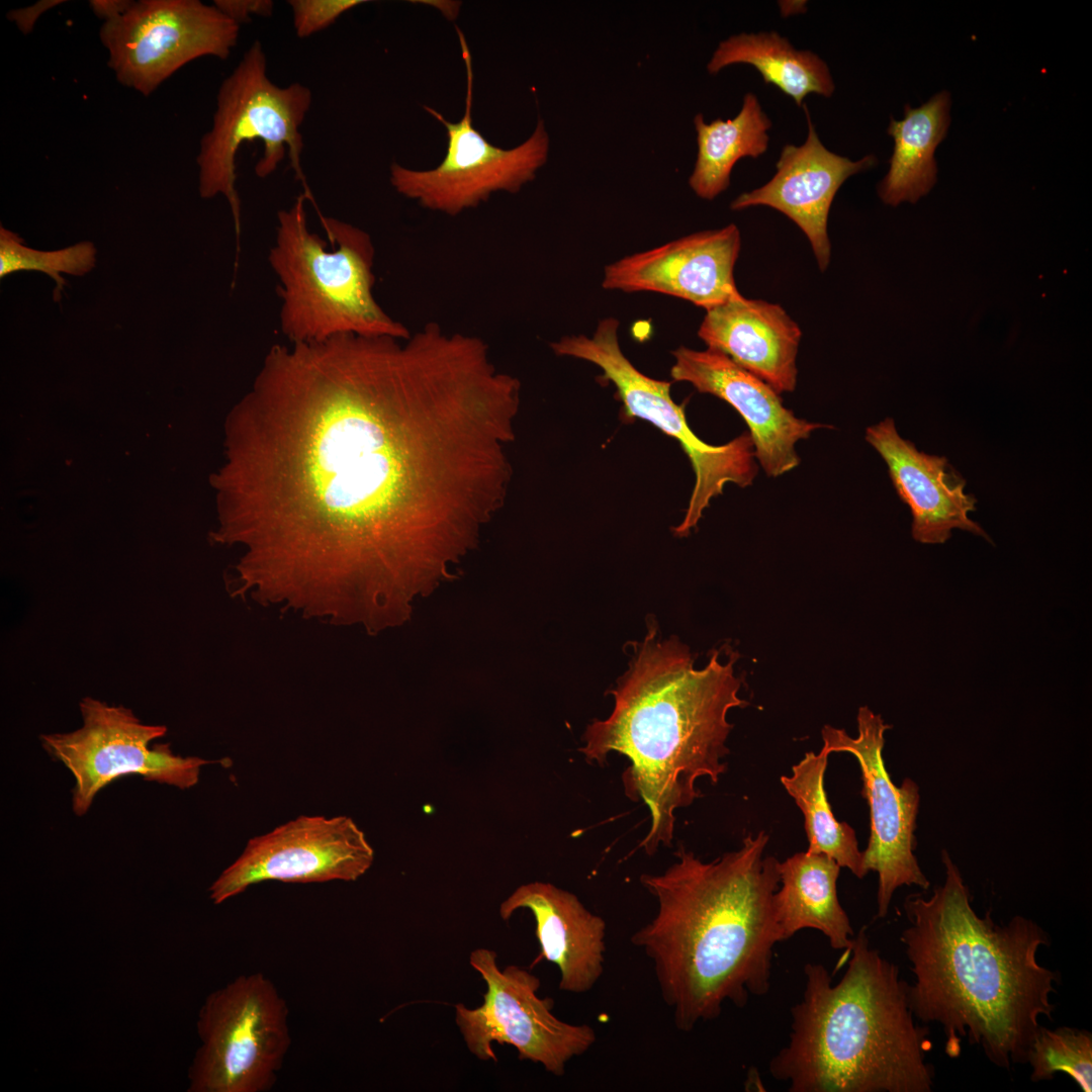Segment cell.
Returning a JSON list of instances; mask_svg holds the SVG:
<instances>
[{
	"mask_svg": "<svg viewBox=\"0 0 1092 1092\" xmlns=\"http://www.w3.org/2000/svg\"><path fill=\"white\" fill-rule=\"evenodd\" d=\"M520 385L435 322L274 345L220 476L233 596L371 634L404 624L506 500Z\"/></svg>",
	"mask_w": 1092,
	"mask_h": 1092,
	"instance_id": "obj_1",
	"label": "cell"
},
{
	"mask_svg": "<svg viewBox=\"0 0 1092 1092\" xmlns=\"http://www.w3.org/2000/svg\"><path fill=\"white\" fill-rule=\"evenodd\" d=\"M943 884L929 897L905 899L909 925L901 941L914 975L908 984L911 1011L922 1024L934 1022L945 1035V1054L958 1058L962 1039L982 1048L995 1066L1027 1064L1039 1017L1052 1019L1059 975L1036 958L1050 944L1033 920L1014 916L997 924L979 916L962 874L941 851Z\"/></svg>",
	"mask_w": 1092,
	"mask_h": 1092,
	"instance_id": "obj_2",
	"label": "cell"
},
{
	"mask_svg": "<svg viewBox=\"0 0 1092 1092\" xmlns=\"http://www.w3.org/2000/svg\"><path fill=\"white\" fill-rule=\"evenodd\" d=\"M768 835L713 861L680 848L662 874H643L655 916L631 936L651 961L675 1027L692 1031L720 1016L727 1001L744 1007L770 989L774 948L782 942L774 896L780 861L763 855Z\"/></svg>",
	"mask_w": 1092,
	"mask_h": 1092,
	"instance_id": "obj_3",
	"label": "cell"
},
{
	"mask_svg": "<svg viewBox=\"0 0 1092 1092\" xmlns=\"http://www.w3.org/2000/svg\"><path fill=\"white\" fill-rule=\"evenodd\" d=\"M656 635L650 629L637 644L629 669L612 691V713L586 727L579 749L598 764L611 752L630 760L623 785L629 798L649 809L650 829L640 843L648 854L670 844L675 811L700 796L696 782L707 777L716 784L726 771L723 758L733 727L727 715L747 705L738 696L734 653L722 659L713 649L698 669L687 645Z\"/></svg>",
	"mask_w": 1092,
	"mask_h": 1092,
	"instance_id": "obj_4",
	"label": "cell"
},
{
	"mask_svg": "<svg viewBox=\"0 0 1092 1092\" xmlns=\"http://www.w3.org/2000/svg\"><path fill=\"white\" fill-rule=\"evenodd\" d=\"M848 954L835 985L822 964L805 965L790 1039L769 1074L790 1092H930L929 1028L916 1023L898 966L872 947L866 927Z\"/></svg>",
	"mask_w": 1092,
	"mask_h": 1092,
	"instance_id": "obj_5",
	"label": "cell"
},
{
	"mask_svg": "<svg viewBox=\"0 0 1092 1092\" xmlns=\"http://www.w3.org/2000/svg\"><path fill=\"white\" fill-rule=\"evenodd\" d=\"M306 195L278 212L269 263L278 277L280 329L291 344L341 335L407 338L376 301L375 250L366 232L320 214L330 245L307 225Z\"/></svg>",
	"mask_w": 1092,
	"mask_h": 1092,
	"instance_id": "obj_6",
	"label": "cell"
},
{
	"mask_svg": "<svg viewBox=\"0 0 1092 1092\" xmlns=\"http://www.w3.org/2000/svg\"><path fill=\"white\" fill-rule=\"evenodd\" d=\"M311 101L312 93L305 85L280 87L269 79L266 54L258 40L222 81L211 128L202 136L196 157L198 190L205 199L219 194L225 197L238 239L241 202L236 189V158L244 143L263 144V155L255 166L259 178L270 176L287 155L296 179L305 187L304 194L311 199L300 164V126Z\"/></svg>",
	"mask_w": 1092,
	"mask_h": 1092,
	"instance_id": "obj_7",
	"label": "cell"
},
{
	"mask_svg": "<svg viewBox=\"0 0 1092 1092\" xmlns=\"http://www.w3.org/2000/svg\"><path fill=\"white\" fill-rule=\"evenodd\" d=\"M618 329L619 321L608 317L599 323L593 337H562L551 343V349L558 356L585 360L600 367L602 378L616 386L627 416L645 420L679 442L692 463L696 481L686 515L672 530L676 536H687L726 484L740 487L752 484L758 470L752 439L749 433H743L722 445L703 442L689 427L684 406L672 400L671 383L646 376L627 359L619 345Z\"/></svg>",
	"mask_w": 1092,
	"mask_h": 1092,
	"instance_id": "obj_8",
	"label": "cell"
},
{
	"mask_svg": "<svg viewBox=\"0 0 1092 1092\" xmlns=\"http://www.w3.org/2000/svg\"><path fill=\"white\" fill-rule=\"evenodd\" d=\"M288 1006L264 974L237 977L210 993L198 1014L201 1040L190 1092H266L291 1043Z\"/></svg>",
	"mask_w": 1092,
	"mask_h": 1092,
	"instance_id": "obj_9",
	"label": "cell"
},
{
	"mask_svg": "<svg viewBox=\"0 0 1092 1092\" xmlns=\"http://www.w3.org/2000/svg\"><path fill=\"white\" fill-rule=\"evenodd\" d=\"M83 724L66 733L40 736L43 749L73 775L72 808L85 815L96 795L113 781L138 775L144 780L186 790L194 787L208 763L197 756L175 754L169 744L151 742L167 733L164 725L143 723L123 706L86 697L79 704Z\"/></svg>",
	"mask_w": 1092,
	"mask_h": 1092,
	"instance_id": "obj_10",
	"label": "cell"
},
{
	"mask_svg": "<svg viewBox=\"0 0 1092 1092\" xmlns=\"http://www.w3.org/2000/svg\"><path fill=\"white\" fill-rule=\"evenodd\" d=\"M496 959V952L485 947L469 954V964L485 982L486 992L476 1008L455 1005V1022L468 1051L481 1061L497 1062L492 1044L508 1043L520 1060L562 1076L567 1063L595 1043V1029L558 1019L552 1013L553 999L537 994L538 977L515 965L500 970Z\"/></svg>",
	"mask_w": 1092,
	"mask_h": 1092,
	"instance_id": "obj_11",
	"label": "cell"
},
{
	"mask_svg": "<svg viewBox=\"0 0 1092 1092\" xmlns=\"http://www.w3.org/2000/svg\"><path fill=\"white\" fill-rule=\"evenodd\" d=\"M456 31L467 81L463 117L458 122H450L435 109L425 106L447 130L446 156L431 170H412L396 163L390 167V183L399 194L417 200L423 207L449 215L478 206L494 192L520 191L535 178L549 152V136L541 119L531 136L511 150L493 146L473 126L472 59L464 34L457 26Z\"/></svg>",
	"mask_w": 1092,
	"mask_h": 1092,
	"instance_id": "obj_12",
	"label": "cell"
},
{
	"mask_svg": "<svg viewBox=\"0 0 1092 1092\" xmlns=\"http://www.w3.org/2000/svg\"><path fill=\"white\" fill-rule=\"evenodd\" d=\"M240 25L200 0H139L103 22L99 38L116 80L148 97L188 63L226 60Z\"/></svg>",
	"mask_w": 1092,
	"mask_h": 1092,
	"instance_id": "obj_13",
	"label": "cell"
},
{
	"mask_svg": "<svg viewBox=\"0 0 1092 1092\" xmlns=\"http://www.w3.org/2000/svg\"><path fill=\"white\" fill-rule=\"evenodd\" d=\"M856 721V737L830 725H825L821 734L827 752H848L859 764L861 796L868 801L871 819L863 866L868 873L878 874L877 916L884 918L898 888L917 886L927 890L930 886L913 853L919 787L909 778L897 787L886 769L882 751L884 734L891 725L867 706L858 709Z\"/></svg>",
	"mask_w": 1092,
	"mask_h": 1092,
	"instance_id": "obj_14",
	"label": "cell"
},
{
	"mask_svg": "<svg viewBox=\"0 0 1092 1092\" xmlns=\"http://www.w3.org/2000/svg\"><path fill=\"white\" fill-rule=\"evenodd\" d=\"M374 850L347 816H299L251 838L242 854L209 887L220 904L266 881L354 882L372 866Z\"/></svg>",
	"mask_w": 1092,
	"mask_h": 1092,
	"instance_id": "obj_15",
	"label": "cell"
},
{
	"mask_svg": "<svg viewBox=\"0 0 1092 1092\" xmlns=\"http://www.w3.org/2000/svg\"><path fill=\"white\" fill-rule=\"evenodd\" d=\"M736 224L694 233L605 267V289L671 295L709 310L740 294L734 279Z\"/></svg>",
	"mask_w": 1092,
	"mask_h": 1092,
	"instance_id": "obj_16",
	"label": "cell"
},
{
	"mask_svg": "<svg viewBox=\"0 0 1092 1092\" xmlns=\"http://www.w3.org/2000/svg\"><path fill=\"white\" fill-rule=\"evenodd\" d=\"M672 355L673 380L689 382L699 392L721 398L742 417L755 459L767 476L778 477L796 468L800 463L796 444L826 427L797 418L767 383L718 351L680 346Z\"/></svg>",
	"mask_w": 1092,
	"mask_h": 1092,
	"instance_id": "obj_17",
	"label": "cell"
},
{
	"mask_svg": "<svg viewBox=\"0 0 1092 1092\" xmlns=\"http://www.w3.org/2000/svg\"><path fill=\"white\" fill-rule=\"evenodd\" d=\"M808 123L801 146L783 147L774 177L759 188L738 195L733 210L752 206L771 207L795 222L807 237L818 267L824 272L831 257L827 223L832 201L841 185L852 175L877 165L874 155L851 161L824 147L803 104Z\"/></svg>",
	"mask_w": 1092,
	"mask_h": 1092,
	"instance_id": "obj_18",
	"label": "cell"
},
{
	"mask_svg": "<svg viewBox=\"0 0 1092 1092\" xmlns=\"http://www.w3.org/2000/svg\"><path fill=\"white\" fill-rule=\"evenodd\" d=\"M866 440L886 462L899 497L910 509L915 541L942 544L956 529L989 539L969 516L976 511V497L965 491L966 480L945 457L919 451L890 418L867 428Z\"/></svg>",
	"mask_w": 1092,
	"mask_h": 1092,
	"instance_id": "obj_19",
	"label": "cell"
},
{
	"mask_svg": "<svg viewBox=\"0 0 1092 1092\" xmlns=\"http://www.w3.org/2000/svg\"><path fill=\"white\" fill-rule=\"evenodd\" d=\"M519 909L533 914L538 961L558 967L559 989L577 994L592 990L604 972L605 920L585 908L576 895L544 882L519 886L499 905V916L509 920Z\"/></svg>",
	"mask_w": 1092,
	"mask_h": 1092,
	"instance_id": "obj_20",
	"label": "cell"
},
{
	"mask_svg": "<svg viewBox=\"0 0 1092 1092\" xmlns=\"http://www.w3.org/2000/svg\"><path fill=\"white\" fill-rule=\"evenodd\" d=\"M698 336L779 394L795 390L802 332L780 304L740 293L706 310Z\"/></svg>",
	"mask_w": 1092,
	"mask_h": 1092,
	"instance_id": "obj_21",
	"label": "cell"
},
{
	"mask_svg": "<svg viewBox=\"0 0 1092 1092\" xmlns=\"http://www.w3.org/2000/svg\"><path fill=\"white\" fill-rule=\"evenodd\" d=\"M840 869L827 854L808 851L779 863L781 888L774 903L783 941L811 928L824 934L833 949L849 952L854 931L837 896Z\"/></svg>",
	"mask_w": 1092,
	"mask_h": 1092,
	"instance_id": "obj_22",
	"label": "cell"
},
{
	"mask_svg": "<svg viewBox=\"0 0 1092 1092\" xmlns=\"http://www.w3.org/2000/svg\"><path fill=\"white\" fill-rule=\"evenodd\" d=\"M949 106V93L942 91L917 108L906 105L901 120L891 118L888 133L894 140V149L889 171L878 186L884 203H915L934 186V152L946 135Z\"/></svg>",
	"mask_w": 1092,
	"mask_h": 1092,
	"instance_id": "obj_23",
	"label": "cell"
},
{
	"mask_svg": "<svg viewBox=\"0 0 1092 1092\" xmlns=\"http://www.w3.org/2000/svg\"><path fill=\"white\" fill-rule=\"evenodd\" d=\"M734 64L753 66L766 84L779 88L798 106L809 94L831 97L835 84L826 62L811 51H800L777 31L739 33L722 40L707 64L717 74Z\"/></svg>",
	"mask_w": 1092,
	"mask_h": 1092,
	"instance_id": "obj_24",
	"label": "cell"
},
{
	"mask_svg": "<svg viewBox=\"0 0 1092 1092\" xmlns=\"http://www.w3.org/2000/svg\"><path fill=\"white\" fill-rule=\"evenodd\" d=\"M694 125L698 153L689 185L702 199L713 200L729 187L732 169L740 159H756L768 148L771 121L752 92L744 95L735 117L708 123L698 113Z\"/></svg>",
	"mask_w": 1092,
	"mask_h": 1092,
	"instance_id": "obj_25",
	"label": "cell"
},
{
	"mask_svg": "<svg viewBox=\"0 0 1092 1092\" xmlns=\"http://www.w3.org/2000/svg\"><path fill=\"white\" fill-rule=\"evenodd\" d=\"M829 754L823 747L819 753L807 752L792 767L791 776L781 777V783L804 815L809 841L806 851L827 854L841 868H847L856 878L862 879L868 872L855 832L846 822L836 820L824 791Z\"/></svg>",
	"mask_w": 1092,
	"mask_h": 1092,
	"instance_id": "obj_26",
	"label": "cell"
},
{
	"mask_svg": "<svg viewBox=\"0 0 1092 1092\" xmlns=\"http://www.w3.org/2000/svg\"><path fill=\"white\" fill-rule=\"evenodd\" d=\"M1027 1063L1033 1082L1053 1080L1055 1074L1065 1073L1084 1092L1092 1091V1033L1088 1030L1061 1026L1038 1027L1029 1046Z\"/></svg>",
	"mask_w": 1092,
	"mask_h": 1092,
	"instance_id": "obj_27",
	"label": "cell"
},
{
	"mask_svg": "<svg viewBox=\"0 0 1092 1092\" xmlns=\"http://www.w3.org/2000/svg\"><path fill=\"white\" fill-rule=\"evenodd\" d=\"M96 249L91 242H80L57 251H38L23 245L15 233L0 228V277L18 271H39L57 283V290L65 284L62 273L82 276L95 265Z\"/></svg>",
	"mask_w": 1092,
	"mask_h": 1092,
	"instance_id": "obj_28",
	"label": "cell"
},
{
	"mask_svg": "<svg viewBox=\"0 0 1092 1092\" xmlns=\"http://www.w3.org/2000/svg\"><path fill=\"white\" fill-rule=\"evenodd\" d=\"M363 0H289L298 37H308L330 25Z\"/></svg>",
	"mask_w": 1092,
	"mask_h": 1092,
	"instance_id": "obj_29",
	"label": "cell"
},
{
	"mask_svg": "<svg viewBox=\"0 0 1092 1092\" xmlns=\"http://www.w3.org/2000/svg\"><path fill=\"white\" fill-rule=\"evenodd\" d=\"M213 5L238 25L248 22L253 15L269 16L274 7L270 0H215Z\"/></svg>",
	"mask_w": 1092,
	"mask_h": 1092,
	"instance_id": "obj_30",
	"label": "cell"
},
{
	"mask_svg": "<svg viewBox=\"0 0 1092 1092\" xmlns=\"http://www.w3.org/2000/svg\"><path fill=\"white\" fill-rule=\"evenodd\" d=\"M63 2L60 0L38 1L30 6L9 11L7 17L17 25L22 33L28 34L33 30L36 20L42 13Z\"/></svg>",
	"mask_w": 1092,
	"mask_h": 1092,
	"instance_id": "obj_31",
	"label": "cell"
},
{
	"mask_svg": "<svg viewBox=\"0 0 1092 1092\" xmlns=\"http://www.w3.org/2000/svg\"><path fill=\"white\" fill-rule=\"evenodd\" d=\"M132 2L131 0H91L89 6L99 19L107 22L123 15Z\"/></svg>",
	"mask_w": 1092,
	"mask_h": 1092,
	"instance_id": "obj_32",
	"label": "cell"
},
{
	"mask_svg": "<svg viewBox=\"0 0 1092 1092\" xmlns=\"http://www.w3.org/2000/svg\"><path fill=\"white\" fill-rule=\"evenodd\" d=\"M779 5L784 16L804 13L806 10V1H782Z\"/></svg>",
	"mask_w": 1092,
	"mask_h": 1092,
	"instance_id": "obj_33",
	"label": "cell"
}]
</instances>
